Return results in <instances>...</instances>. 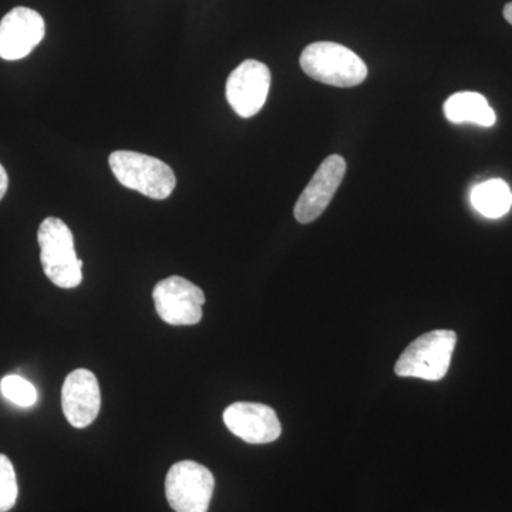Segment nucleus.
I'll return each instance as SVG.
<instances>
[{
    "label": "nucleus",
    "instance_id": "1",
    "mask_svg": "<svg viewBox=\"0 0 512 512\" xmlns=\"http://www.w3.org/2000/svg\"><path fill=\"white\" fill-rule=\"evenodd\" d=\"M40 261L47 278L63 289L82 284L83 262L77 258L72 231L60 218L49 217L37 232Z\"/></svg>",
    "mask_w": 512,
    "mask_h": 512
},
{
    "label": "nucleus",
    "instance_id": "2",
    "mask_svg": "<svg viewBox=\"0 0 512 512\" xmlns=\"http://www.w3.org/2000/svg\"><path fill=\"white\" fill-rule=\"evenodd\" d=\"M299 63L311 79L342 89L359 86L367 77L365 62L339 43H312L303 50Z\"/></svg>",
    "mask_w": 512,
    "mask_h": 512
},
{
    "label": "nucleus",
    "instance_id": "3",
    "mask_svg": "<svg viewBox=\"0 0 512 512\" xmlns=\"http://www.w3.org/2000/svg\"><path fill=\"white\" fill-rule=\"evenodd\" d=\"M456 345L457 335L453 330L424 333L407 346L397 360L394 372L400 377L437 382L447 375Z\"/></svg>",
    "mask_w": 512,
    "mask_h": 512
},
{
    "label": "nucleus",
    "instance_id": "4",
    "mask_svg": "<svg viewBox=\"0 0 512 512\" xmlns=\"http://www.w3.org/2000/svg\"><path fill=\"white\" fill-rule=\"evenodd\" d=\"M109 164L121 185L153 200L170 197L177 184L173 168L147 154L116 151L111 154Z\"/></svg>",
    "mask_w": 512,
    "mask_h": 512
},
{
    "label": "nucleus",
    "instance_id": "5",
    "mask_svg": "<svg viewBox=\"0 0 512 512\" xmlns=\"http://www.w3.org/2000/svg\"><path fill=\"white\" fill-rule=\"evenodd\" d=\"M214 488L211 471L195 461L174 464L165 478V495L175 512H208Z\"/></svg>",
    "mask_w": 512,
    "mask_h": 512
},
{
    "label": "nucleus",
    "instance_id": "6",
    "mask_svg": "<svg viewBox=\"0 0 512 512\" xmlns=\"http://www.w3.org/2000/svg\"><path fill=\"white\" fill-rule=\"evenodd\" d=\"M153 299L158 316L168 325H197L202 318L204 292L181 276H170L158 282Z\"/></svg>",
    "mask_w": 512,
    "mask_h": 512
},
{
    "label": "nucleus",
    "instance_id": "7",
    "mask_svg": "<svg viewBox=\"0 0 512 512\" xmlns=\"http://www.w3.org/2000/svg\"><path fill=\"white\" fill-rule=\"evenodd\" d=\"M271 80V70L266 64L245 60L229 74L225 87L229 106L242 119L256 116L268 99Z\"/></svg>",
    "mask_w": 512,
    "mask_h": 512
},
{
    "label": "nucleus",
    "instance_id": "8",
    "mask_svg": "<svg viewBox=\"0 0 512 512\" xmlns=\"http://www.w3.org/2000/svg\"><path fill=\"white\" fill-rule=\"evenodd\" d=\"M46 25L36 10L15 8L0 20V59H25L45 39Z\"/></svg>",
    "mask_w": 512,
    "mask_h": 512
},
{
    "label": "nucleus",
    "instance_id": "9",
    "mask_svg": "<svg viewBox=\"0 0 512 512\" xmlns=\"http://www.w3.org/2000/svg\"><path fill=\"white\" fill-rule=\"evenodd\" d=\"M345 174V158L336 156V154L325 158L318 171L313 175L311 183L296 201L295 210H293L296 221L301 224H311L318 220L328 208L332 198L335 197Z\"/></svg>",
    "mask_w": 512,
    "mask_h": 512
},
{
    "label": "nucleus",
    "instance_id": "10",
    "mask_svg": "<svg viewBox=\"0 0 512 512\" xmlns=\"http://www.w3.org/2000/svg\"><path fill=\"white\" fill-rule=\"evenodd\" d=\"M224 421L232 434L249 444L272 443L282 433L275 410L262 403L231 404L225 409Z\"/></svg>",
    "mask_w": 512,
    "mask_h": 512
},
{
    "label": "nucleus",
    "instance_id": "11",
    "mask_svg": "<svg viewBox=\"0 0 512 512\" xmlns=\"http://www.w3.org/2000/svg\"><path fill=\"white\" fill-rule=\"evenodd\" d=\"M101 394L99 380L90 370L77 369L64 380L62 409L64 417L76 429L90 426L99 416Z\"/></svg>",
    "mask_w": 512,
    "mask_h": 512
},
{
    "label": "nucleus",
    "instance_id": "12",
    "mask_svg": "<svg viewBox=\"0 0 512 512\" xmlns=\"http://www.w3.org/2000/svg\"><path fill=\"white\" fill-rule=\"evenodd\" d=\"M444 116L454 124L473 123L481 127L494 126V110L480 93L461 92L451 96L444 103Z\"/></svg>",
    "mask_w": 512,
    "mask_h": 512
},
{
    "label": "nucleus",
    "instance_id": "13",
    "mask_svg": "<svg viewBox=\"0 0 512 512\" xmlns=\"http://www.w3.org/2000/svg\"><path fill=\"white\" fill-rule=\"evenodd\" d=\"M471 202L487 218H500L511 210L512 192L503 180H488L471 192Z\"/></svg>",
    "mask_w": 512,
    "mask_h": 512
},
{
    "label": "nucleus",
    "instance_id": "14",
    "mask_svg": "<svg viewBox=\"0 0 512 512\" xmlns=\"http://www.w3.org/2000/svg\"><path fill=\"white\" fill-rule=\"evenodd\" d=\"M0 392L5 399L19 407H32L37 400L35 386L22 376H5L0 382Z\"/></svg>",
    "mask_w": 512,
    "mask_h": 512
},
{
    "label": "nucleus",
    "instance_id": "15",
    "mask_svg": "<svg viewBox=\"0 0 512 512\" xmlns=\"http://www.w3.org/2000/svg\"><path fill=\"white\" fill-rule=\"evenodd\" d=\"M19 487L15 467L5 454H0V512H8L18 501Z\"/></svg>",
    "mask_w": 512,
    "mask_h": 512
},
{
    "label": "nucleus",
    "instance_id": "16",
    "mask_svg": "<svg viewBox=\"0 0 512 512\" xmlns=\"http://www.w3.org/2000/svg\"><path fill=\"white\" fill-rule=\"evenodd\" d=\"M9 187V177L8 173H6L3 165L0 164V200L5 197L6 192H8Z\"/></svg>",
    "mask_w": 512,
    "mask_h": 512
},
{
    "label": "nucleus",
    "instance_id": "17",
    "mask_svg": "<svg viewBox=\"0 0 512 512\" xmlns=\"http://www.w3.org/2000/svg\"><path fill=\"white\" fill-rule=\"evenodd\" d=\"M504 18L510 25H512V2L507 3L504 8Z\"/></svg>",
    "mask_w": 512,
    "mask_h": 512
}]
</instances>
